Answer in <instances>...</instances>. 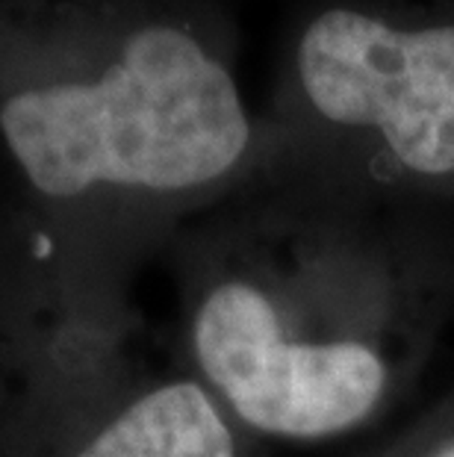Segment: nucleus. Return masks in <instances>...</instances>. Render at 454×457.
Returning a JSON list of instances; mask_svg holds the SVG:
<instances>
[{"mask_svg":"<svg viewBox=\"0 0 454 457\" xmlns=\"http://www.w3.org/2000/svg\"><path fill=\"white\" fill-rule=\"evenodd\" d=\"M77 457H236V445L212 398L180 381L133 402Z\"/></svg>","mask_w":454,"mask_h":457,"instance_id":"nucleus-4","label":"nucleus"},{"mask_svg":"<svg viewBox=\"0 0 454 457\" xmlns=\"http://www.w3.org/2000/svg\"><path fill=\"white\" fill-rule=\"evenodd\" d=\"M0 130L33 187L54 198L98 183L192 189L248 148L234 77L189 33L162 24L133 33L101 80L9 98Z\"/></svg>","mask_w":454,"mask_h":457,"instance_id":"nucleus-1","label":"nucleus"},{"mask_svg":"<svg viewBox=\"0 0 454 457\" xmlns=\"http://www.w3.org/2000/svg\"><path fill=\"white\" fill-rule=\"evenodd\" d=\"M298 74L325 119L375 128L419 174L454 171V24L395 30L327 9L301 38Z\"/></svg>","mask_w":454,"mask_h":457,"instance_id":"nucleus-3","label":"nucleus"},{"mask_svg":"<svg viewBox=\"0 0 454 457\" xmlns=\"http://www.w3.org/2000/svg\"><path fill=\"white\" fill-rule=\"evenodd\" d=\"M198 363L236 416L277 436H327L363 422L386 390V366L357 337H295L275 301L227 280L201 301Z\"/></svg>","mask_w":454,"mask_h":457,"instance_id":"nucleus-2","label":"nucleus"},{"mask_svg":"<svg viewBox=\"0 0 454 457\" xmlns=\"http://www.w3.org/2000/svg\"><path fill=\"white\" fill-rule=\"evenodd\" d=\"M433 457H454V443H449V445H442V449L433 454Z\"/></svg>","mask_w":454,"mask_h":457,"instance_id":"nucleus-5","label":"nucleus"}]
</instances>
